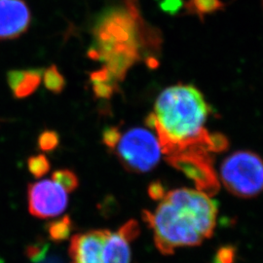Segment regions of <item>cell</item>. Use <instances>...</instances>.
I'll return each instance as SVG.
<instances>
[{
    "mask_svg": "<svg viewBox=\"0 0 263 263\" xmlns=\"http://www.w3.org/2000/svg\"><path fill=\"white\" fill-rule=\"evenodd\" d=\"M216 216V202L188 188L165 192L154 212H143V220L163 254H173L177 249L198 246L209 239L215 231Z\"/></svg>",
    "mask_w": 263,
    "mask_h": 263,
    "instance_id": "obj_1",
    "label": "cell"
},
{
    "mask_svg": "<svg viewBox=\"0 0 263 263\" xmlns=\"http://www.w3.org/2000/svg\"><path fill=\"white\" fill-rule=\"evenodd\" d=\"M210 107L191 85H175L159 95L145 125L156 132L161 151L171 155L192 147L208 151L210 133L204 128ZM210 153V152H209Z\"/></svg>",
    "mask_w": 263,
    "mask_h": 263,
    "instance_id": "obj_2",
    "label": "cell"
},
{
    "mask_svg": "<svg viewBox=\"0 0 263 263\" xmlns=\"http://www.w3.org/2000/svg\"><path fill=\"white\" fill-rule=\"evenodd\" d=\"M98 61L104 62L115 81H121L141 59V49L147 42L154 47L159 39L144 28L137 0H121V4L105 9L93 28Z\"/></svg>",
    "mask_w": 263,
    "mask_h": 263,
    "instance_id": "obj_3",
    "label": "cell"
},
{
    "mask_svg": "<svg viewBox=\"0 0 263 263\" xmlns=\"http://www.w3.org/2000/svg\"><path fill=\"white\" fill-rule=\"evenodd\" d=\"M220 179L230 193L254 197L263 189V160L251 151L234 152L223 161Z\"/></svg>",
    "mask_w": 263,
    "mask_h": 263,
    "instance_id": "obj_4",
    "label": "cell"
},
{
    "mask_svg": "<svg viewBox=\"0 0 263 263\" xmlns=\"http://www.w3.org/2000/svg\"><path fill=\"white\" fill-rule=\"evenodd\" d=\"M114 151L125 169L139 174L154 169L162 153L158 139L142 128L127 132Z\"/></svg>",
    "mask_w": 263,
    "mask_h": 263,
    "instance_id": "obj_5",
    "label": "cell"
},
{
    "mask_svg": "<svg viewBox=\"0 0 263 263\" xmlns=\"http://www.w3.org/2000/svg\"><path fill=\"white\" fill-rule=\"evenodd\" d=\"M172 167L180 171L193 181L198 191L213 196L219 190V180L214 168L213 158L201 147H192L167 156Z\"/></svg>",
    "mask_w": 263,
    "mask_h": 263,
    "instance_id": "obj_6",
    "label": "cell"
},
{
    "mask_svg": "<svg viewBox=\"0 0 263 263\" xmlns=\"http://www.w3.org/2000/svg\"><path fill=\"white\" fill-rule=\"evenodd\" d=\"M67 203V193L53 180L43 179L28 184V211L33 216L50 218L60 216Z\"/></svg>",
    "mask_w": 263,
    "mask_h": 263,
    "instance_id": "obj_7",
    "label": "cell"
},
{
    "mask_svg": "<svg viewBox=\"0 0 263 263\" xmlns=\"http://www.w3.org/2000/svg\"><path fill=\"white\" fill-rule=\"evenodd\" d=\"M30 24L31 12L24 0H0V40L19 38Z\"/></svg>",
    "mask_w": 263,
    "mask_h": 263,
    "instance_id": "obj_8",
    "label": "cell"
},
{
    "mask_svg": "<svg viewBox=\"0 0 263 263\" xmlns=\"http://www.w3.org/2000/svg\"><path fill=\"white\" fill-rule=\"evenodd\" d=\"M109 230L98 229L76 234L69 245L71 263H104V247Z\"/></svg>",
    "mask_w": 263,
    "mask_h": 263,
    "instance_id": "obj_9",
    "label": "cell"
},
{
    "mask_svg": "<svg viewBox=\"0 0 263 263\" xmlns=\"http://www.w3.org/2000/svg\"><path fill=\"white\" fill-rule=\"evenodd\" d=\"M140 226L129 220L117 231H110L104 247V263H131L130 244L140 234Z\"/></svg>",
    "mask_w": 263,
    "mask_h": 263,
    "instance_id": "obj_10",
    "label": "cell"
},
{
    "mask_svg": "<svg viewBox=\"0 0 263 263\" xmlns=\"http://www.w3.org/2000/svg\"><path fill=\"white\" fill-rule=\"evenodd\" d=\"M42 68L13 69L7 72V83L13 97L23 100L33 94L42 81Z\"/></svg>",
    "mask_w": 263,
    "mask_h": 263,
    "instance_id": "obj_11",
    "label": "cell"
},
{
    "mask_svg": "<svg viewBox=\"0 0 263 263\" xmlns=\"http://www.w3.org/2000/svg\"><path fill=\"white\" fill-rule=\"evenodd\" d=\"M72 221L68 216L50 222L47 226L48 235L54 242L66 241L72 231Z\"/></svg>",
    "mask_w": 263,
    "mask_h": 263,
    "instance_id": "obj_12",
    "label": "cell"
},
{
    "mask_svg": "<svg viewBox=\"0 0 263 263\" xmlns=\"http://www.w3.org/2000/svg\"><path fill=\"white\" fill-rule=\"evenodd\" d=\"M43 83L49 92L55 95L62 94L66 86L65 76H63L56 65L49 66L43 72Z\"/></svg>",
    "mask_w": 263,
    "mask_h": 263,
    "instance_id": "obj_13",
    "label": "cell"
},
{
    "mask_svg": "<svg viewBox=\"0 0 263 263\" xmlns=\"http://www.w3.org/2000/svg\"><path fill=\"white\" fill-rule=\"evenodd\" d=\"M223 3L220 0H188L185 8L189 13L196 14L201 19L208 14H213L222 9Z\"/></svg>",
    "mask_w": 263,
    "mask_h": 263,
    "instance_id": "obj_14",
    "label": "cell"
},
{
    "mask_svg": "<svg viewBox=\"0 0 263 263\" xmlns=\"http://www.w3.org/2000/svg\"><path fill=\"white\" fill-rule=\"evenodd\" d=\"M52 180L56 182L66 193H71L79 186V179L73 171L60 169L52 174Z\"/></svg>",
    "mask_w": 263,
    "mask_h": 263,
    "instance_id": "obj_15",
    "label": "cell"
},
{
    "mask_svg": "<svg viewBox=\"0 0 263 263\" xmlns=\"http://www.w3.org/2000/svg\"><path fill=\"white\" fill-rule=\"evenodd\" d=\"M28 172L36 179L43 178L51 170L50 161L44 154H37L28 157Z\"/></svg>",
    "mask_w": 263,
    "mask_h": 263,
    "instance_id": "obj_16",
    "label": "cell"
},
{
    "mask_svg": "<svg viewBox=\"0 0 263 263\" xmlns=\"http://www.w3.org/2000/svg\"><path fill=\"white\" fill-rule=\"evenodd\" d=\"M60 145V135L54 130H44L39 134L37 147L43 152H53Z\"/></svg>",
    "mask_w": 263,
    "mask_h": 263,
    "instance_id": "obj_17",
    "label": "cell"
},
{
    "mask_svg": "<svg viewBox=\"0 0 263 263\" xmlns=\"http://www.w3.org/2000/svg\"><path fill=\"white\" fill-rule=\"evenodd\" d=\"M122 134L119 126L106 127L102 134V142L109 151H114L121 140Z\"/></svg>",
    "mask_w": 263,
    "mask_h": 263,
    "instance_id": "obj_18",
    "label": "cell"
},
{
    "mask_svg": "<svg viewBox=\"0 0 263 263\" xmlns=\"http://www.w3.org/2000/svg\"><path fill=\"white\" fill-rule=\"evenodd\" d=\"M92 91L96 100H109L118 91V87L116 82L94 83L92 84Z\"/></svg>",
    "mask_w": 263,
    "mask_h": 263,
    "instance_id": "obj_19",
    "label": "cell"
},
{
    "mask_svg": "<svg viewBox=\"0 0 263 263\" xmlns=\"http://www.w3.org/2000/svg\"><path fill=\"white\" fill-rule=\"evenodd\" d=\"M229 141L224 135L219 133L210 134L209 141H208V148L210 153H220L228 148Z\"/></svg>",
    "mask_w": 263,
    "mask_h": 263,
    "instance_id": "obj_20",
    "label": "cell"
},
{
    "mask_svg": "<svg viewBox=\"0 0 263 263\" xmlns=\"http://www.w3.org/2000/svg\"><path fill=\"white\" fill-rule=\"evenodd\" d=\"M89 79L92 84L94 83H107V82H116L110 74L109 70L103 66L101 69L92 71L89 73Z\"/></svg>",
    "mask_w": 263,
    "mask_h": 263,
    "instance_id": "obj_21",
    "label": "cell"
},
{
    "mask_svg": "<svg viewBox=\"0 0 263 263\" xmlns=\"http://www.w3.org/2000/svg\"><path fill=\"white\" fill-rule=\"evenodd\" d=\"M235 257V251L233 248L226 247L216 253L215 263H233Z\"/></svg>",
    "mask_w": 263,
    "mask_h": 263,
    "instance_id": "obj_22",
    "label": "cell"
},
{
    "mask_svg": "<svg viewBox=\"0 0 263 263\" xmlns=\"http://www.w3.org/2000/svg\"><path fill=\"white\" fill-rule=\"evenodd\" d=\"M181 0H163L160 4L161 8L169 14L177 13L182 6Z\"/></svg>",
    "mask_w": 263,
    "mask_h": 263,
    "instance_id": "obj_23",
    "label": "cell"
},
{
    "mask_svg": "<svg viewBox=\"0 0 263 263\" xmlns=\"http://www.w3.org/2000/svg\"><path fill=\"white\" fill-rule=\"evenodd\" d=\"M148 193L152 199L160 200L164 196L165 191L163 186L160 184V182H153L148 188Z\"/></svg>",
    "mask_w": 263,
    "mask_h": 263,
    "instance_id": "obj_24",
    "label": "cell"
}]
</instances>
